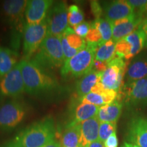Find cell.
<instances>
[{
  "label": "cell",
  "mask_w": 147,
  "mask_h": 147,
  "mask_svg": "<svg viewBox=\"0 0 147 147\" xmlns=\"http://www.w3.org/2000/svg\"><path fill=\"white\" fill-rule=\"evenodd\" d=\"M138 29L142 31L144 36V48H147V18L143 20Z\"/></svg>",
  "instance_id": "8d00e7d4"
},
{
  "label": "cell",
  "mask_w": 147,
  "mask_h": 147,
  "mask_svg": "<svg viewBox=\"0 0 147 147\" xmlns=\"http://www.w3.org/2000/svg\"><path fill=\"white\" fill-rule=\"evenodd\" d=\"M100 124L96 117L80 123V147H88L98 140Z\"/></svg>",
  "instance_id": "2e32d148"
},
{
  "label": "cell",
  "mask_w": 147,
  "mask_h": 147,
  "mask_svg": "<svg viewBox=\"0 0 147 147\" xmlns=\"http://www.w3.org/2000/svg\"><path fill=\"white\" fill-rule=\"evenodd\" d=\"M0 91L3 96L10 97H18L25 91L20 62L1 79Z\"/></svg>",
  "instance_id": "9c48e42d"
},
{
  "label": "cell",
  "mask_w": 147,
  "mask_h": 147,
  "mask_svg": "<svg viewBox=\"0 0 147 147\" xmlns=\"http://www.w3.org/2000/svg\"><path fill=\"white\" fill-rule=\"evenodd\" d=\"M27 0H7L1 4V12L3 18L14 26L19 25L25 15Z\"/></svg>",
  "instance_id": "5bb4252c"
},
{
  "label": "cell",
  "mask_w": 147,
  "mask_h": 147,
  "mask_svg": "<svg viewBox=\"0 0 147 147\" xmlns=\"http://www.w3.org/2000/svg\"><path fill=\"white\" fill-rule=\"evenodd\" d=\"M126 69L127 63L125 60L116 56L108 63L106 70L102 73L101 84L106 89L118 92L122 87Z\"/></svg>",
  "instance_id": "ba28073f"
},
{
  "label": "cell",
  "mask_w": 147,
  "mask_h": 147,
  "mask_svg": "<svg viewBox=\"0 0 147 147\" xmlns=\"http://www.w3.org/2000/svg\"><path fill=\"white\" fill-rule=\"evenodd\" d=\"M123 39L125 40L131 45V50L130 58L138 54L144 48V36L142 31L138 29L131 34L125 37Z\"/></svg>",
  "instance_id": "cb8c5ba5"
},
{
  "label": "cell",
  "mask_w": 147,
  "mask_h": 147,
  "mask_svg": "<svg viewBox=\"0 0 147 147\" xmlns=\"http://www.w3.org/2000/svg\"><path fill=\"white\" fill-rule=\"evenodd\" d=\"M127 2L134 8V12H136L146 4L147 0H128Z\"/></svg>",
  "instance_id": "e575fe53"
},
{
  "label": "cell",
  "mask_w": 147,
  "mask_h": 147,
  "mask_svg": "<svg viewBox=\"0 0 147 147\" xmlns=\"http://www.w3.org/2000/svg\"><path fill=\"white\" fill-rule=\"evenodd\" d=\"M60 39H61V42L62 49H63L65 61L66 60L73 57L75 56V55H76L78 52H80V51H77L76 49H72V48L68 45V43H67V40H66V38L64 36V35H62V36L60 37Z\"/></svg>",
  "instance_id": "4dcf8cb0"
},
{
  "label": "cell",
  "mask_w": 147,
  "mask_h": 147,
  "mask_svg": "<svg viewBox=\"0 0 147 147\" xmlns=\"http://www.w3.org/2000/svg\"><path fill=\"white\" fill-rule=\"evenodd\" d=\"M98 46L87 44L84 49L64 62L61 69L63 77L84 76L93 69L95 50Z\"/></svg>",
  "instance_id": "277c9868"
},
{
  "label": "cell",
  "mask_w": 147,
  "mask_h": 147,
  "mask_svg": "<svg viewBox=\"0 0 147 147\" xmlns=\"http://www.w3.org/2000/svg\"><path fill=\"white\" fill-rule=\"evenodd\" d=\"M16 52L8 48L0 46V78H2L17 64Z\"/></svg>",
  "instance_id": "44dd1931"
},
{
  "label": "cell",
  "mask_w": 147,
  "mask_h": 147,
  "mask_svg": "<svg viewBox=\"0 0 147 147\" xmlns=\"http://www.w3.org/2000/svg\"><path fill=\"white\" fill-rule=\"evenodd\" d=\"M107 67H108V63L95 59L94 63H93V70L96 71L97 72L102 73L103 71L106 70Z\"/></svg>",
  "instance_id": "d590c367"
},
{
  "label": "cell",
  "mask_w": 147,
  "mask_h": 147,
  "mask_svg": "<svg viewBox=\"0 0 147 147\" xmlns=\"http://www.w3.org/2000/svg\"><path fill=\"white\" fill-rule=\"evenodd\" d=\"M54 1L52 0H30L27 1L25 16L27 24H38L47 18Z\"/></svg>",
  "instance_id": "7c38bea8"
},
{
  "label": "cell",
  "mask_w": 147,
  "mask_h": 147,
  "mask_svg": "<svg viewBox=\"0 0 147 147\" xmlns=\"http://www.w3.org/2000/svg\"><path fill=\"white\" fill-rule=\"evenodd\" d=\"M42 147H61V146L60 142H58V141L55 140H51L50 142H49L48 144L45 145L44 146Z\"/></svg>",
  "instance_id": "f35d334b"
},
{
  "label": "cell",
  "mask_w": 147,
  "mask_h": 147,
  "mask_svg": "<svg viewBox=\"0 0 147 147\" xmlns=\"http://www.w3.org/2000/svg\"><path fill=\"white\" fill-rule=\"evenodd\" d=\"M3 99H4V96H3L2 93H1V91H0V106H1V104H2Z\"/></svg>",
  "instance_id": "b9f144b4"
},
{
  "label": "cell",
  "mask_w": 147,
  "mask_h": 147,
  "mask_svg": "<svg viewBox=\"0 0 147 147\" xmlns=\"http://www.w3.org/2000/svg\"><path fill=\"white\" fill-rule=\"evenodd\" d=\"M48 35L47 19L38 24H26L23 30L24 59H30Z\"/></svg>",
  "instance_id": "5b68a950"
},
{
  "label": "cell",
  "mask_w": 147,
  "mask_h": 147,
  "mask_svg": "<svg viewBox=\"0 0 147 147\" xmlns=\"http://www.w3.org/2000/svg\"><path fill=\"white\" fill-rule=\"evenodd\" d=\"M121 147H140L138 146V145H136L134 144H132V143L128 142H125L123 144Z\"/></svg>",
  "instance_id": "60d3db41"
},
{
  "label": "cell",
  "mask_w": 147,
  "mask_h": 147,
  "mask_svg": "<svg viewBox=\"0 0 147 147\" xmlns=\"http://www.w3.org/2000/svg\"><path fill=\"white\" fill-rule=\"evenodd\" d=\"M101 75L102 73L92 69L79 80L76 84V93L80 99L91 93L95 84L100 82Z\"/></svg>",
  "instance_id": "ffe728a7"
},
{
  "label": "cell",
  "mask_w": 147,
  "mask_h": 147,
  "mask_svg": "<svg viewBox=\"0 0 147 147\" xmlns=\"http://www.w3.org/2000/svg\"><path fill=\"white\" fill-rule=\"evenodd\" d=\"M123 105L118 100L100 107L97 118L100 123H117L122 113Z\"/></svg>",
  "instance_id": "ac0fdd59"
},
{
  "label": "cell",
  "mask_w": 147,
  "mask_h": 147,
  "mask_svg": "<svg viewBox=\"0 0 147 147\" xmlns=\"http://www.w3.org/2000/svg\"><path fill=\"white\" fill-rule=\"evenodd\" d=\"M87 44H91L97 46H100L103 44L102 37L100 32L95 27L92 26L91 24V28L88 32L87 36L84 38Z\"/></svg>",
  "instance_id": "f546056e"
},
{
  "label": "cell",
  "mask_w": 147,
  "mask_h": 147,
  "mask_svg": "<svg viewBox=\"0 0 147 147\" xmlns=\"http://www.w3.org/2000/svg\"><path fill=\"white\" fill-rule=\"evenodd\" d=\"M126 104L129 107L142 108L147 106V78L128 81L123 87Z\"/></svg>",
  "instance_id": "30bf717a"
},
{
  "label": "cell",
  "mask_w": 147,
  "mask_h": 147,
  "mask_svg": "<svg viewBox=\"0 0 147 147\" xmlns=\"http://www.w3.org/2000/svg\"><path fill=\"white\" fill-rule=\"evenodd\" d=\"M104 144L105 147H118L119 140L116 132L108 137V138L104 142Z\"/></svg>",
  "instance_id": "836d02e7"
},
{
  "label": "cell",
  "mask_w": 147,
  "mask_h": 147,
  "mask_svg": "<svg viewBox=\"0 0 147 147\" xmlns=\"http://www.w3.org/2000/svg\"><path fill=\"white\" fill-rule=\"evenodd\" d=\"M103 10L104 18L112 22L129 17L135 13L134 8L125 0L108 2L104 5Z\"/></svg>",
  "instance_id": "9a60e30c"
},
{
  "label": "cell",
  "mask_w": 147,
  "mask_h": 147,
  "mask_svg": "<svg viewBox=\"0 0 147 147\" xmlns=\"http://www.w3.org/2000/svg\"><path fill=\"white\" fill-rule=\"evenodd\" d=\"M91 10L92 14L95 16V19L102 18L104 14L103 7L97 1H92L91 2Z\"/></svg>",
  "instance_id": "d6a6232c"
},
{
  "label": "cell",
  "mask_w": 147,
  "mask_h": 147,
  "mask_svg": "<svg viewBox=\"0 0 147 147\" xmlns=\"http://www.w3.org/2000/svg\"><path fill=\"white\" fill-rule=\"evenodd\" d=\"M92 26L95 27L100 32L102 37V42H105L112 40L113 37V22L105 18L95 19L91 23Z\"/></svg>",
  "instance_id": "d4e9b609"
},
{
  "label": "cell",
  "mask_w": 147,
  "mask_h": 147,
  "mask_svg": "<svg viewBox=\"0 0 147 147\" xmlns=\"http://www.w3.org/2000/svg\"><path fill=\"white\" fill-rule=\"evenodd\" d=\"M100 107L89 103L80 102L75 108L72 122L80 123L88 119L97 117Z\"/></svg>",
  "instance_id": "7402d4cb"
},
{
  "label": "cell",
  "mask_w": 147,
  "mask_h": 147,
  "mask_svg": "<svg viewBox=\"0 0 147 147\" xmlns=\"http://www.w3.org/2000/svg\"><path fill=\"white\" fill-rule=\"evenodd\" d=\"M116 43L113 40L98 46L95 50V59L109 63L116 57Z\"/></svg>",
  "instance_id": "603a6c76"
},
{
  "label": "cell",
  "mask_w": 147,
  "mask_h": 147,
  "mask_svg": "<svg viewBox=\"0 0 147 147\" xmlns=\"http://www.w3.org/2000/svg\"><path fill=\"white\" fill-rule=\"evenodd\" d=\"M126 142L140 147H147V118L135 116L129 121L126 132Z\"/></svg>",
  "instance_id": "8fae6325"
},
{
  "label": "cell",
  "mask_w": 147,
  "mask_h": 147,
  "mask_svg": "<svg viewBox=\"0 0 147 147\" xmlns=\"http://www.w3.org/2000/svg\"><path fill=\"white\" fill-rule=\"evenodd\" d=\"M56 135L53 117H46L22 129L12 138L0 144V147H42Z\"/></svg>",
  "instance_id": "6da1fadb"
},
{
  "label": "cell",
  "mask_w": 147,
  "mask_h": 147,
  "mask_svg": "<svg viewBox=\"0 0 147 147\" xmlns=\"http://www.w3.org/2000/svg\"><path fill=\"white\" fill-rule=\"evenodd\" d=\"M90 28H91V23L83 21L82 23L74 27L73 29L76 35L84 39L90 30Z\"/></svg>",
  "instance_id": "1f68e13d"
},
{
  "label": "cell",
  "mask_w": 147,
  "mask_h": 147,
  "mask_svg": "<svg viewBox=\"0 0 147 147\" xmlns=\"http://www.w3.org/2000/svg\"><path fill=\"white\" fill-rule=\"evenodd\" d=\"M83 12L78 5L72 4L68 8V24L71 27H75L82 23L84 21Z\"/></svg>",
  "instance_id": "4316f807"
},
{
  "label": "cell",
  "mask_w": 147,
  "mask_h": 147,
  "mask_svg": "<svg viewBox=\"0 0 147 147\" xmlns=\"http://www.w3.org/2000/svg\"><path fill=\"white\" fill-rule=\"evenodd\" d=\"M117 130V123H100L99 128L98 140L104 142Z\"/></svg>",
  "instance_id": "83f0119b"
},
{
  "label": "cell",
  "mask_w": 147,
  "mask_h": 147,
  "mask_svg": "<svg viewBox=\"0 0 147 147\" xmlns=\"http://www.w3.org/2000/svg\"><path fill=\"white\" fill-rule=\"evenodd\" d=\"M135 13L137 14L138 15L140 16V17H142L143 18V20L146 19L147 18V3L140 9V10L136 12H135Z\"/></svg>",
  "instance_id": "74e56055"
},
{
  "label": "cell",
  "mask_w": 147,
  "mask_h": 147,
  "mask_svg": "<svg viewBox=\"0 0 147 147\" xmlns=\"http://www.w3.org/2000/svg\"><path fill=\"white\" fill-rule=\"evenodd\" d=\"M63 35L65 37L68 45L74 49L80 51L84 49L87 45L85 40L76 35L74 29L70 27H68L66 29Z\"/></svg>",
  "instance_id": "484cf974"
},
{
  "label": "cell",
  "mask_w": 147,
  "mask_h": 147,
  "mask_svg": "<svg viewBox=\"0 0 147 147\" xmlns=\"http://www.w3.org/2000/svg\"><path fill=\"white\" fill-rule=\"evenodd\" d=\"M126 78L127 82L147 78V55L132 61L127 69Z\"/></svg>",
  "instance_id": "e0dca14e"
},
{
  "label": "cell",
  "mask_w": 147,
  "mask_h": 147,
  "mask_svg": "<svg viewBox=\"0 0 147 147\" xmlns=\"http://www.w3.org/2000/svg\"><path fill=\"white\" fill-rule=\"evenodd\" d=\"M88 147H105V146H104V143L97 140L95 141V142L91 143V144H90Z\"/></svg>",
  "instance_id": "ab89813d"
},
{
  "label": "cell",
  "mask_w": 147,
  "mask_h": 147,
  "mask_svg": "<svg viewBox=\"0 0 147 147\" xmlns=\"http://www.w3.org/2000/svg\"><path fill=\"white\" fill-rule=\"evenodd\" d=\"M80 123L71 121L64 128L60 139L61 147H80Z\"/></svg>",
  "instance_id": "d6986e66"
},
{
  "label": "cell",
  "mask_w": 147,
  "mask_h": 147,
  "mask_svg": "<svg viewBox=\"0 0 147 147\" xmlns=\"http://www.w3.org/2000/svg\"><path fill=\"white\" fill-rule=\"evenodd\" d=\"M26 114L23 102L16 100L7 101L0 106V131L8 132L23 121Z\"/></svg>",
  "instance_id": "8992f818"
},
{
  "label": "cell",
  "mask_w": 147,
  "mask_h": 147,
  "mask_svg": "<svg viewBox=\"0 0 147 147\" xmlns=\"http://www.w3.org/2000/svg\"><path fill=\"white\" fill-rule=\"evenodd\" d=\"M25 92L32 95H40L58 87L57 80L46 69L32 59H23L21 61Z\"/></svg>",
  "instance_id": "7a4b0ae2"
},
{
  "label": "cell",
  "mask_w": 147,
  "mask_h": 147,
  "mask_svg": "<svg viewBox=\"0 0 147 147\" xmlns=\"http://www.w3.org/2000/svg\"><path fill=\"white\" fill-rule=\"evenodd\" d=\"M68 8L65 1L54 3L47 16L48 34L61 37L68 27Z\"/></svg>",
  "instance_id": "52a82bcc"
},
{
  "label": "cell",
  "mask_w": 147,
  "mask_h": 147,
  "mask_svg": "<svg viewBox=\"0 0 147 147\" xmlns=\"http://www.w3.org/2000/svg\"><path fill=\"white\" fill-rule=\"evenodd\" d=\"M32 60L46 69L62 67L65 58L60 37L48 34Z\"/></svg>",
  "instance_id": "3957f363"
},
{
  "label": "cell",
  "mask_w": 147,
  "mask_h": 147,
  "mask_svg": "<svg viewBox=\"0 0 147 147\" xmlns=\"http://www.w3.org/2000/svg\"><path fill=\"white\" fill-rule=\"evenodd\" d=\"M80 102L89 103V104H93V105L99 106V107L106 105L104 95L93 93V92H91L89 94L80 99Z\"/></svg>",
  "instance_id": "f1b7e54d"
},
{
  "label": "cell",
  "mask_w": 147,
  "mask_h": 147,
  "mask_svg": "<svg viewBox=\"0 0 147 147\" xmlns=\"http://www.w3.org/2000/svg\"><path fill=\"white\" fill-rule=\"evenodd\" d=\"M143 21V18L134 13L129 17L113 22V37L112 40L115 43L125 37L131 34L138 28Z\"/></svg>",
  "instance_id": "4fadbf2b"
}]
</instances>
